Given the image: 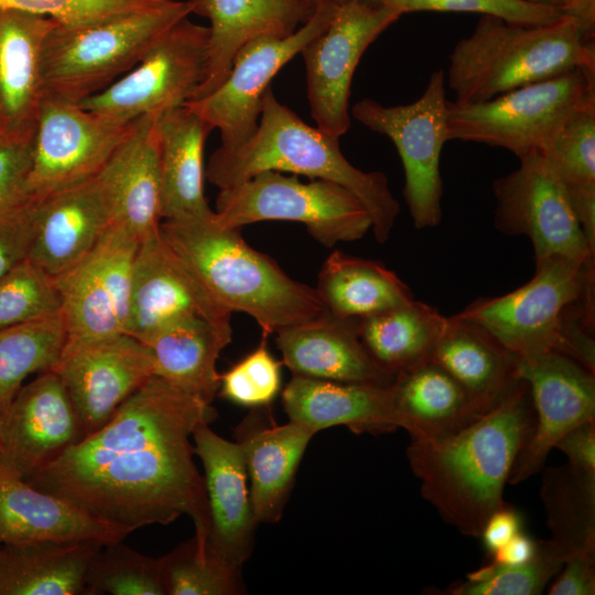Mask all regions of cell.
Returning a JSON list of instances; mask_svg holds the SVG:
<instances>
[{"instance_id":"f35d334b","label":"cell","mask_w":595,"mask_h":595,"mask_svg":"<svg viewBox=\"0 0 595 595\" xmlns=\"http://www.w3.org/2000/svg\"><path fill=\"white\" fill-rule=\"evenodd\" d=\"M540 496L550 540L566 560L595 558V496L576 484L569 465L543 469Z\"/></svg>"},{"instance_id":"b9f144b4","label":"cell","mask_w":595,"mask_h":595,"mask_svg":"<svg viewBox=\"0 0 595 595\" xmlns=\"http://www.w3.org/2000/svg\"><path fill=\"white\" fill-rule=\"evenodd\" d=\"M166 595L160 558L143 555L122 541L104 545L88 578L87 595Z\"/></svg>"},{"instance_id":"6f0895ef","label":"cell","mask_w":595,"mask_h":595,"mask_svg":"<svg viewBox=\"0 0 595 595\" xmlns=\"http://www.w3.org/2000/svg\"><path fill=\"white\" fill-rule=\"evenodd\" d=\"M1 421H2V415L0 413V431H1Z\"/></svg>"},{"instance_id":"d590c367","label":"cell","mask_w":595,"mask_h":595,"mask_svg":"<svg viewBox=\"0 0 595 595\" xmlns=\"http://www.w3.org/2000/svg\"><path fill=\"white\" fill-rule=\"evenodd\" d=\"M446 316L420 301L353 320L370 358L397 374L432 359Z\"/></svg>"},{"instance_id":"3957f363","label":"cell","mask_w":595,"mask_h":595,"mask_svg":"<svg viewBox=\"0 0 595 595\" xmlns=\"http://www.w3.org/2000/svg\"><path fill=\"white\" fill-rule=\"evenodd\" d=\"M160 232L213 299L231 313L251 316L262 336L328 313L315 289L250 247L240 229L221 226L214 210L163 220Z\"/></svg>"},{"instance_id":"30bf717a","label":"cell","mask_w":595,"mask_h":595,"mask_svg":"<svg viewBox=\"0 0 595 595\" xmlns=\"http://www.w3.org/2000/svg\"><path fill=\"white\" fill-rule=\"evenodd\" d=\"M350 115L388 137L398 150L404 171L403 197L414 227L437 226L443 215L440 160L448 141L444 71L433 72L422 95L410 104L383 106L365 98L353 106Z\"/></svg>"},{"instance_id":"11a10c76","label":"cell","mask_w":595,"mask_h":595,"mask_svg":"<svg viewBox=\"0 0 595 595\" xmlns=\"http://www.w3.org/2000/svg\"><path fill=\"white\" fill-rule=\"evenodd\" d=\"M528 1L553 6V7L560 8L561 10H563V7L565 4V0H528Z\"/></svg>"},{"instance_id":"4316f807","label":"cell","mask_w":595,"mask_h":595,"mask_svg":"<svg viewBox=\"0 0 595 595\" xmlns=\"http://www.w3.org/2000/svg\"><path fill=\"white\" fill-rule=\"evenodd\" d=\"M138 118L129 136L96 175L110 203L113 223L139 241L159 231L160 164L156 119Z\"/></svg>"},{"instance_id":"e575fe53","label":"cell","mask_w":595,"mask_h":595,"mask_svg":"<svg viewBox=\"0 0 595 595\" xmlns=\"http://www.w3.org/2000/svg\"><path fill=\"white\" fill-rule=\"evenodd\" d=\"M327 311L359 320L413 301L408 285L383 264L335 250L322 264L315 288Z\"/></svg>"},{"instance_id":"7402d4cb","label":"cell","mask_w":595,"mask_h":595,"mask_svg":"<svg viewBox=\"0 0 595 595\" xmlns=\"http://www.w3.org/2000/svg\"><path fill=\"white\" fill-rule=\"evenodd\" d=\"M34 201L28 259L54 279L87 256L113 224L97 176Z\"/></svg>"},{"instance_id":"d4e9b609","label":"cell","mask_w":595,"mask_h":595,"mask_svg":"<svg viewBox=\"0 0 595 595\" xmlns=\"http://www.w3.org/2000/svg\"><path fill=\"white\" fill-rule=\"evenodd\" d=\"M289 421L317 433L347 426L354 433L403 429L390 386L338 382L293 376L281 392Z\"/></svg>"},{"instance_id":"ffe728a7","label":"cell","mask_w":595,"mask_h":595,"mask_svg":"<svg viewBox=\"0 0 595 595\" xmlns=\"http://www.w3.org/2000/svg\"><path fill=\"white\" fill-rule=\"evenodd\" d=\"M192 316L224 320L230 318L231 312L213 299L159 229L139 242L126 334L141 339Z\"/></svg>"},{"instance_id":"8fae6325","label":"cell","mask_w":595,"mask_h":595,"mask_svg":"<svg viewBox=\"0 0 595 595\" xmlns=\"http://www.w3.org/2000/svg\"><path fill=\"white\" fill-rule=\"evenodd\" d=\"M208 42L209 28L185 17L161 33L130 72L78 105L121 122L181 107L204 80Z\"/></svg>"},{"instance_id":"c3c4849f","label":"cell","mask_w":595,"mask_h":595,"mask_svg":"<svg viewBox=\"0 0 595 595\" xmlns=\"http://www.w3.org/2000/svg\"><path fill=\"white\" fill-rule=\"evenodd\" d=\"M35 201L0 210V278L28 259L34 231Z\"/></svg>"},{"instance_id":"db71d44e","label":"cell","mask_w":595,"mask_h":595,"mask_svg":"<svg viewBox=\"0 0 595 595\" xmlns=\"http://www.w3.org/2000/svg\"><path fill=\"white\" fill-rule=\"evenodd\" d=\"M562 11L580 24L586 37L594 40L595 0H565Z\"/></svg>"},{"instance_id":"f546056e","label":"cell","mask_w":595,"mask_h":595,"mask_svg":"<svg viewBox=\"0 0 595 595\" xmlns=\"http://www.w3.org/2000/svg\"><path fill=\"white\" fill-rule=\"evenodd\" d=\"M231 335L230 318L192 316L173 322L139 340L151 351L154 376L212 404L220 385L217 360L231 342Z\"/></svg>"},{"instance_id":"83f0119b","label":"cell","mask_w":595,"mask_h":595,"mask_svg":"<svg viewBox=\"0 0 595 595\" xmlns=\"http://www.w3.org/2000/svg\"><path fill=\"white\" fill-rule=\"evenodd\" d=\"M275 343L293 376L390 386L396 376L382 370L364 348L353 320L329 312L321 318L283 328Z\"/></svg>"},{"instance_id":"cb8c5ba5","label":"cell","mask_w":595,"mask_h":595,"mask_svg":"<svg viewBox=\"0 0 595 595\" xmlns=\"http://www.w3.org/2000/svg\"><path fill=\"white\" fill-rule=\"evenodd\" d=\"M187 1L192 13L210 21L206 73L192 100L210 94L224 82L245 43L262 35H290L312 17L320 3L315 0Z\"/></svg>"},{"instance_id":"2e32d148","label":"cell","mask_w":595,"mask_h":595,"mask_svg":"<svg viewBox=\"0 0 595 595\" xmlns=\"http://www.w3.org/2000/svg\"><path fill=\"white\" fill-rule=\"evenodd\" d=\"M139 242L113 223L87 256L55 278L67 340L95 342L126 334Z\"/></svg>"},{"instance_id":"4dcf8cb0","label":"cell","mask_w":595,"mask_h":595,"mask_svg":"<svg viewBox=\"0 0 595 595\" xmlns=\"http://www.w3.org/2000/svg\"><path fill=\"white\" fill-rule=\"evenodd\" d=\"M432 360L454 377L479 414L495 408L520 380L519 358L457 314L445 318Z\"/></svg>"},{"instance_id":"d6986e66","label":"cell","mask_w":595,"mask_h":595,"mask_svg":"<svg viewBox=\"0 0 595 595\" xmlns=\"http://www.w3.org/2000/svg\"><path fill=\"white\" fill-rule=\"evenodd\" d=\"M84 437L69 396L53 371L22 386L0 431V467L25 480Z\"/></svg>"},{"instance_id":"4fadbf2b","label":"cell","mask_w":595,"mask_h":595,"mask_svg":"<svg viewBox=\"0 0 595 595\" xmlns=\"http://www.w3.org/2000/svg\"><path fill=\"white\" fill-rule=\"evenodd\" d=\"M518 159L516 170L493 183L496 228L530 238L536 262L552 257L594 262L595 248L549 161L541 152Z\"/></svg>"},{"instance_id":"ee69618b","label":"cell","mask_w":595,"mask_h":595,"mask_svg":"<svg viewBox=\"0 0 595 595\" xmlns=\"http://www.w3.org/2000/svg\"><path fill=\"white\" fill-rule=\"evenodd\" d=\"M266 336L259 346L220 375V394L250 409L270 407L281 391V366L268 350Z\"/></svg>"},{"instance_id":"8d00e7d4","label":"cell","mask_w":595,"mask_h":595,"mask_svg":"<svg viewBox=\"0 0 595 595\" xmlns=\"http://www.w3.org/2000/svg\"><path fill=\"white\" fill-rule=\"evenodd\" d=\"M541 153L563 183L585 236L595 248V104L574 116Z\"/></svg>"},{"instance_id":"7bdbcfd3","label":"cell","mask_w":595,"mask_h":595,"mask_svg":"<svg viewBox=\"0 0 595 595\" xmlns=\"http://www.w3.org/2000/svg\"><path fill=\"white\" fill-rule=\"evenodd\" d=\"M60 313L55 279L29 259L0 278V329Z\"/></svg>"},{"instance_id":"60d3db41","label":"cell","mask_w":595,"mask_h":595,"mask_svg":"<svg viewBox=\"0 0 595 595\" xmlns=\"http://www.w3.org/2000/svg\"><path fill=\"white\" fill-rule=\"evenodd\" d=\"M563 552L549 539L539 542L537 554L518 565L493 562L466 575L444 594L451 595H538L556 576L565 563Z\"/></svg>"},{"instance_id":"7a4b0ae2","label":"cell","mask_w":595,"mask_h":595,"mask_svg":"<svg viewBox=\"0 0 595 595\" xmlns=\"http://www.w3.org/2000/svg\"><path fill=\"white\" fill-rule=\"evenodd\" d=\"M526 380L490 411L462 430L435 439H411L407 457L422 497L462 534L479 538L504 505V489L534 429Z\"/></svg>"},{"instance_id":"7dc6e473","label":"cell","mask_w":595,"mask_h":595,"mask_svg":"<svg viewBox=\"0 0 595 595\" xmlns=\"http://www.w3.org/2000/svg\"><path fill=\"white\" fill-rule=\"evenodd\" d=\"M32 138L0 132V210L29 199L25 184L31 164Z\"/></svg>"},{"instance_id":"ab89813d","label":"cell","mask_w":595,"mask_h":595,"mask_svg":"<svg viewBox=\"0 0 595 595\" xmlns=\"http://www.w3.org/2000/svg\"><path fill=\"white\" fill-rule=\"evenodd\" d=\"M166 595H239L246 593L241 567L216 554L195 537L160 558Z\"/></svg>"},{"instance_id":"9f6ffc18","label":"cell","mask_w":595,"mask_h":595,"mask_svg":"<svg viewBox=\"0 0 595 595\" xmlns=\"http://www.w3.org/2000/svg\"><path fill=\"white\" fill-rule=\"evenodd\" d=\"M316 2H332V3H336V4H339L340 2H343L344 0H315Z\"/></svg>"},{"instance_id":"44dd1931","label":"cell","mask_w":595,"mask_h":595,"mask_svg":"<svg viewBox=\"0 0 595 595\" xmlns=\"http://www.w3.org/2000/svg\"><path fill=\"white\" fill-rule=\"evenodd\" d=\"M192 439L204 468L210 521L207 544L224 560L242 569L255 548L258 521L241 450L236 441L216 434L208 423L199 424Z\"/></svg>"},{"instance_id":"ba28073f","label":"cell","mask_w":595,"mask_h":595,"mask_svg":"<svg viewBox=\"0 0 595 595\" xmlns=\"http://www.w3.org/2000/svg\"><path fill=\"white\" fill-rule=\"evenodd\" d=\"M584 301H594V262L552 257L536 262V273L526 284L475 300L457 315L528 360L550 351L565 355L567 316Z\"/></svg>"},{"instance_id":"484cf974","label":"cell","mask_w":595,"mask_h":595,"mask_svg":"<svg viewBox=\"0 0 595 595\" xmlns=\"http://www.w3.org/2000/svg\"><path fill=\"white\" fill-rule=\"evenodd\" d=\"M132 531L88 515L0 467V547L37 541L86 540L102 545Z\"/></svg>"},{"instance_id":"bcb514c9","label":"cell","mask_w":595,"mask_h":595,"mask_svg":"<svg viewBox=\"0 0 595 595\" xmlns=\"http://www.w3.org/2000/svg\"><path fill=\"white\" fill-rule=\"evenodd\" d=\"M169 0H0V8L47 17L63 26L82 28L148 10Z\"/></svg>"},{"instance_id":"f1b7e54d","label":"cell","mask_w":595,"mask_h":595,"mask_svg":"<svg viewBox=\"0 0 595 595\" xmlns=\"http://www.w3.org/2000/svg\"><path fill=\"white\" fill-rule=\"evenodd\" d=\"M57 22L0 8V132L32 137L44 98L41 53Z\"/></svg>"},{"instance_id":"277c9868","label":"cell","mask_w":595,"mask_h":595,"mask_svg":"<svg viewBox=\"0 0 595 595\" xmlns=\"http://www.w3.org/2000/svg\"><path fill=\"white\" fill-rule=\"evenodd\" d=\"M339 139L305 123L275 98L269 87L259 122L242 144L219 147L209 158L205 176L219 190L251 176L275 171L335 182L354 193L367 208L378 242L388 240L400 212L382 172L355 167L342 153Z\"/></svg>"},{"instance_id":"681fc988","label":"cell","mask_w":595,"mask_h":595,"mask_svg":"<svg viewBox=\"0 0 595 595\" xmlns=\"http://www.w3.org/2000/svg\"><path fill=\"white\" fill-rule=\"evenodd\" d=\"M555 447L566 455L576 484L595 496V420L567 432Z\"/></svg>"},{"instance_id":"f5cc1de1","label":"cell","mask_w":595,"mask_h":595,"mask_svg":"<svg viewBox=\"0 0 595 595\" xmlns=\"http://www.w3.org/2000/svg\"><path fill=\"white\" fill-rule=\"evenodd\" d=\"M539 542L520 531L489 555L490 562L497 565H518L526 563L537 554Z\"/></svg>"},{"instance_id":"ac0fdd59","label":"cell","mask_w":595,"mask_h":595,"mask_svg":"<svg viewBox=\"0 0 595 595\" xmlns=\"http://www.w3.org/2000/svg\"><path fill=\"white\" fill-rule=\"evenodd\" d=\"M529 386L534 429L518 455L508 483L516 485L540 472L550 451L571 430L595 420V372L556 351L518 363Z\"/></svg>"},{"instance_id":"1f68e13d","label":"cell","mask_w":595,"mask_h":595,"mask_svg":"<svg viewBox=\"0 0 595 595\" xmlns=\"http://www.w3.org/2000/svg\"><path fill=\"white\" fill-rule=\"evenodd\" d=\"M213 128L185 106L156 119L161 219L212 212L204 196V144Z\"/></svg>"},{"instance_id":"7c38bea8","label":"cell","mask_w":595,"mask_h":595,"mask_svg":"<svg viewBox=\"0 0 595 595\" xmlns=\"http://www.w3.org/2000/svg\"><path fill=\"white\" fill-rule=\"evenodd\" d=\"M134 121H117L45 96L32 138L28 197L39 199L96 176Z\"/></svg>"},{"instance_id":"816d5d0a","label":"cell","mask_w":595,"mask_h":595,"mask_svg":"<svg viewBox=\"0 0 595 595\" xmlns=\"http://www.w3.org/2000/svg\"><path fill=\"white\" fill-rule=\"evenodd\" d=\"M522 529V518L513 507L504 505L486 521L480 537L489 555L496 552Z\"/></svg>"},{"instance_id":"f6af8a7d","label":"cell","mask_w":595,"mask_h":595,"mask_svg":"<svg viewBox=\"0 0 595 595\" xmlns=\"http://www.w3.org/2000/svg\"><path fill=\"white\" fill-rule=\"evenodd\" d=\"M388 7L401 14L413 11L474 12L500 18L507 22L542 25L559 21L560 8L528 0H365Z\"/></svg>"},{"instance_id":"f907efd6","label":"cell","mask_w":595,"mask_h":595,"mask_svg":"<svg viewBox=\"0 0 595 595\" xmlns=\"http://www.w3.org/2000/svg\"><path fill=\"white\" fill-rule=\"evenodd\" d=\"M548 591L550 595H594L595 558L566 560Z\"/></svg>"},{"instance_id":"d6a6232c","label":"cell","mask_w":595,"mask_h":595,"mask_svg":"<svg viewBox=\"0 0 595 595\" xmlns=\"http://www.w3.org/2000/svg\"><path fill=\"white\" fill-rule=\"evenodd\" d=\"M94 541H37L0 547V595H87Z\"/></svg>"},{"instance_id":"74e56055","label":"cell","mask_w":595,"mask_h":595,"mask_svg":"<svg viewBox=\"0 0 595 595\" xmlns=\"http://www.w3.org/2000/svg\"><path fill=\"white\" fill-rule=\"evenodd\" d=\"M67 340L62 313L0 329V413L35 372L53 370Z\"/></svg>"},{"instance_id":"836d02e7","label":"cell","mask_w":595,"mask_h":595,"mask_svg":"<svg viewBox=\"0 0 595 595\" xmlns=\"http://www.w3.org/2000/svg\"><path fill=\"white\" fill-rule=\"evenodd\" d=\"M391 389L411 439L443 437L483 415L454 377L432 359L397 374Z\"/></svg>"},{"instance_id":"5b68a950","label":"cell","mask_w":595,"mask_h":595,"mask_svg":"<svg viewBox=\"0 0 595 595\" xmlns=\"http://www.w3.org/2000/svg\"><path fill=\"white\" fill-rule=\"evenodd\" d=\"M575 68H595V42L573 18L527 25L483 14L454 45L447 80L455 102L474 104Z\"/></svg>"},{"instance_id":"8992f818","label":"cell","mask_w":595,"mask_h":595,"mask_svg":"<svg viewBox=\"0 0 595 595\" xmlns=\"http://www.w3.org/2000/svg\"><path fill=\"white\" fill-rule=\"evenodd\" d=\"M191 13L188 1L169 0L87 26L57 23L42 46L44 97L79 104L102 91L130 72L161 33Z\"/></svg>"},{"instance_id":"52a82bcc","label":"cell","mask_w":595,"mask_h":595,"mask_svg":"<svg viewBox=\"0 0 595 595\" xmlns=\"http://www.w3.org/2000/svg\"><path fill=\"white\" fill-rule=\"evenodd\" d=\"M594 104L595 68H575L487 101H447L448 140L502 148L521 158L545 151L574 116Z\"/></svg>"},{"instance_id":"5bb4252c","label":"cell","mask_w":595,"mask_h":595,"mask_svg":"<svg viewBox=\"0 0 595 595\" xmlns=\"http://www.w3.org/2000/svg\"><path fill=\"white\" fill-rule=\"evenodd\" d=\"M337 6L320 2L312 17L288 36L262 35L248 41L236 53L224 82L210 94L183 106L219 130L220 147L242 144L258 127L262 97L271 79L328 26Z\"/></svg>"},{"instance_id":"9c48e42d","label":"cell","mask_w":595,"mask_h":595,"mask_svg":"<svg viewBox=\"0 0 595 595\" xmlns=\"http://www.w3.org/2000/svg\"><path fill=\"white\" fill-rule=\"evenodd\" d=\"M214 212L216 220L228 228L266 220L301 223L328 248L360 239L372 227L367 208L346 187L322 178L302 182L275 171L221 188Z\"/></svg>"},{"instance_id":"e0dca14e","label":"cell","mask_w":595,"mask_h":595,"mask_svg":"<svg viewBox=\"0 0 595 595\" xmlns=\"http://www.w3.org/2000/svg\"><path fill=\"white\" fill-rule=\"evenodd\" d=\"M53 371L69 396L85 437L154 376V364L143 343L121 334L95 342L66 340Z\"/></svg>"},{"instance_id":"9a60e30c","label":"cell","mask_w":595,"mask_h":595,"mask_svg":"<svg viewBox=\"0 0 595 595\" xmlns=\"http://www.w3.org/2000/svg\"><path fill=\"white\" fill-rule=\"evenodd\" d=\"M401 15L394 9L365 0H344L328 26L301 51L316 127L338 139L347 132L357 64L367 47Z\"/></svg>"},{"instance_id":"603a6c76","label":"cell","mask_w":595,"mask_h":595,"mask_svg":"<svg viewBox=\"0 0 595 595\" xmlns=\"http://www.w3.org/2000/svg\"><path fill=\"white\" fill-rule=\"evenodd\" d=\"M315 434L292 421L277 424L270 407L251 409L237 425L235 441L246 464L258 523L281 520L300 463Z\"/></svg>"},{"instance_id":"6da1fadb","label":"cell","mask_w":595,"mask_h":595,"mask_svg":"<svg viewBox=\"0 0 595 595\" xmlns=\"http://www.w3.org/2000/svg\"><path fill=\"white\" fill-rule=\"evenodd\" d=\"M216 418L212 404L152 376L104 426L25 482L130 531L186 515L206 544L209 511L192 435Z\"/></svg>"}]
</instances>
